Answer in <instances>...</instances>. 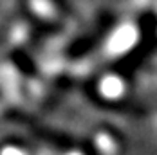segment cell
<instances>
[{
	"label": "cell",
	"mask_w": 157,
	"mask_h": 155,
	"mask_svg": "<svg viewBox=\"0 0 157 155\" xmlns=\"http://www.w3.org/2000/svg\"><path fill=\"white\" fill-rule=\"evenodd\" d=\"M134 38H136V32H134V29L132 27H123L121 31L116 32V36H114V43L119 47H125L128 45V43H132L134 42Z\"/></svg>",
	"instance_id": "cell-1"
}]
</instances>
